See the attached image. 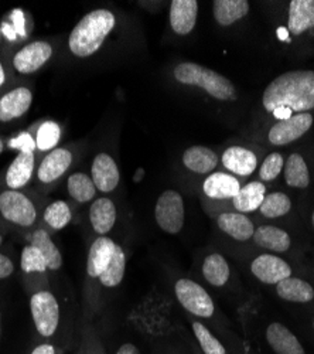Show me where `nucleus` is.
Returning a JSON list of instances; mask_svg holds the SVG:
<instances>
[{"label": "nucleus", "mask_w": 314, "mask_h": 354, "mask_svg": "<svg viewBox=\"0 0 314 354\" xmlns=\"http://www.w3.org/2000/svg\"><path fill=\"white\" fill-rule=\"evenodd\" d=\"M3 152V142H2V139H0V153Z\"/></svg>", "instance_id": "nucleus-44"}, {"label": "nucleus", "mask_w": 314, "mask_h": 354, "mask_svg": "<svg viewBox=\"0 0 314 354\" xmlns=\"http://www.w3.org/2000/svg\"><path fill=\"white\" fill-rule=\"evenodd\" d=\"M266 196V187L259 182H252L241 187L238 194L233 198L234 207L239 213H252L261 207Z\"/></svg>", "instance_id": "nucleus-27"}, {"label": "nucleus", "mask_w": 314, "mask_h": 354, "mask_svg": "<svg viewBox=\"0 0 314 354\" xmlns=\"http://www.w3.org/2000/svg\"><path fill=\"white\" fill-rule=\"evenodd\" d=\"M115 248L117 243L108 237H104V235L95 240L90 250L87 261V274L91 278H99L106 271L108 265L112 261L113 252H115Z\"/></svg>", "instance_id": "nucleus-16"}, {"label": "nucleus", "mask_w": 314, "mask_h": 354, "mask_svg": "<svg viewBox=\"0 0 314 354\" xmlns=\"http://www.w3.org/2000/svg\"><path fill=\"white\" fill-rule=\"evenodd\" d=\"M214 17L221 26H231L244 19L249 12L246 0H215L213 3Z\"/></svg>", "instance_id": "nucleus-26"}, {"label": "nucleus", "mask_w": 314, "mask_h": 354, "mask_svg": "<svg viewBox=\"0 0 314 354\" xmlns=\"http://www.w3.org/2000/svg\"><path fill=\"white\" fill-rule=\"evenodd\" d=\"M251 271L266 285H277L280 281L292 277L291 265L284 259L271 254L256 257L251 263Z\"/></svg>", "instance_id": "nucleus-9"}, {"label": "nucleus", "mask_w": 314, "mask_h": 354, "mask_svg": "<svg viewBox=\"0 0 314 354\" xmlns=\"http://www.w3.org/2000/svg\"><path fill=\"white\" fill-rule=\"evenodd\" d=\"M13 271H14V265H13L12 259L3 254H0V279H5L8 277H10L13 274Z\"/></svg>", "instance_id": "nucleus-40"}, {"label": "nucleus", "mask_w": 314, "mask_h": 354, "mask_svg": "<svg viewBox=\"0 0 314 354\" xmlns=\"http://www.w3.org/2000/svg\"><path fill=\"white\" fill-rule=\"evenodd\" d=\"M157 225L167 234H179L184 225V201L180 193L166 190L157 198L155 207Z\"/></svg>", "instance_id": "nucleus-5"}, {"label": "nucleus", "mask_w": 314, "mask_h": 354, "mask_svg": "<svg viewBox=\"0 0 314 354\" xmlns=\"http://www.w3.org/2000/svg\"><path fill=\"white\" fill-rule=\"evenodd\" d=\"M311 224H313V228H314V212H313V216H311Z\"/></svg>", "instance_id": "nucleus-46"}, {"label": "nucleus", "mask_w": 314, "mask_h": 354, "mask_svg": "<svg viewBox=\"0 0 314 354\" xmlns=\"http://www.w3.org/2000/svg\"><path fill=\"white\" fill-rule=\"evenodd\" d=\"M0 213L6 220L20 227H32L37 218L32 200L17 190H8L0 194Z\"/></svg>", "instance_id": "nucleus-7"}, {"label": "nucleus", "mask_w": 314, "mask_h": 354, "mask_svg": "<svg viewBox=\"0 0 314 354\" xmlns=\"http://www.w3.org/2000/svg\"><path fill=\"white\" fill-rule=\"evenodd\" d=\"M0 337H2V316H0Z\"/></svg>", "instance_id": "nucleus-45"}, {"label": "nucleus", "mask_w": 314, "mask_h": 354, "mask_svg": "<svg viewBox=\"0 0 314 354\" xmlns=\"http://www.w3.org/2000/svg\"><path fill=\"white\" fill-rule=\"evenodd\" d=\"M183 163L194 173L207 174L218 165V156L206 146H191L183 155Z\"/></svg>", "instance_id": "nucleus-25"}, {"label": "nucleus", "mask_w": 314, "mask_h": 354, "mask_svg": "<svg viewBox=\"0 0 314 354\" xmlns=\"http://www.w3.org/2000/svg\"><path fill=\"white\" fill-rule=\"evenodd\" d=\"M264 106L284 120L292 112L303 113L314 108V71H289L275 78L264 93Z\"/></svg>", "instance_id": "nucleus-1"}, {"label": "nucleus", "mask_w": 314, "mask_h": 354, "mask_svg": "<svg viewBox=\"0 0 314 354\" xmlns=\"http://www.w3.org/2000/svg\"><path fill=\"white\" fill-rule=\"evenodd\" d=\"M32 245L37 247L41 254L44 255L47 261V267L51 271H57L61 268L63 265V257L60 250L57 248V245L52 243L51 237L48 235L47 231L44 230H37L32 235Z\"/></svg>", "instance_id": "nucleus-30"}, {"label": "nucleus", "mask_w": 314, "mask_h": 354, "mask_svg": "<svg viewBox=\"0 0 314 354\" xmlns=\"http://www.w3.org/2000/svg\"><path fill=\"white\" fill-rule=\"evenodd\" d=\"M198 15L195 0H173L170 3V24L175 33L186 36L193 32Z\"/></svg>", "instance_id": "nucleus-13"}, {"label": "nucleus", "mask_w": 314, "mask_h": 354, "mask_svg": "<svg viewBox=\"0 0 314 354\" xmlns=\"http://www.w3.org/2000/svg\"><path fill=\"white\" fill-rule=\"evenodd\" d=\"M117 354H140V351H139V348H137L135 344H132V343H125V344H122V346L119 347V350L117 351Z\"/></svg>", "instance_id": "nucleus-41"}, {"label": "nucleus", "mask_w": 314, "mask_h": 354, "mask_svg": "<svg viewBox=\"0 0 314 354\" xmlns=\"http://www.w3.org/2000/svg\"><path fill=\"white\" fill-rule=\"evenodd\" d=\"M20 267L26 274L33 272H46L48 270L47 261L41 251L35 245H27L23 248L21 258H20Z\"/></svg>", "instance_id": "nucleus-36"}, {"label": "nucleus", "mask_w": 314, "mask_h": 354, "mask_svg": "<svg viewBox=\"0 0 314 354\" xmlns=\"http://www.w3.org/2000/svg\"><path fill=\"white\" fill-rule=\"evenodd\" d=\"M313 125V116L308 112L297 113L276 122L269 131V140L275 146L292 143L300 139Z\"/></svg>", "instance_id": "nucleus-8"}, {"label": "nucleus", "mask_w": 314, "mask_h": 354, "mask_svg": "<svg viewBox=\"0 0 314 354\" xmlns=\"http://www.w3.org/2000/svg\"><path fill=\"white\" fill-rule=\"evenodd\" d=\"M284 180H286L288 186L297 187V189H306L310 185V174L308 167L299 153H292L284 165Z\"/></svg>", "instance_id": "nucleus-29"}, {"label": "nucleus", "mask_w": 314, "mask_h": 354, "mask_svg": "<svg viewBox=\"0 0 314 354\" xmlns=\"http://www.w3.org/2000/svg\"><path fill=\"white\" fill-rule=\"evenodd\" d=\"M175 78L184 85H193L203 90L215 100L235 101L237 90L234 84L219 73L195 63H181L175 68Z\"/></svg>", "instance_id": "nucleus-3"}, {"label": "nucleus", "mask_w": 314, "mask_h": 354, "mask_svg": "<svg viewBox=\"0 0 314 354\" xmlns=\"http://www.w3.org/2000/svg\"><path fill=\"white\" fill-rule=\"evenodd\" d=\"M5 71H3V67H2V64H0V85H2L3 82H5Z\"/></svg>", "instance_id": "nucleus-43"}, {"label": "nucleus", "mask_w": 314, "mask_h": 354, "mask_svg": "<svg viewBox=\"0 0 314 354\" xmlns=\"http://www.w3.org/2000/svg\"><path fill=\"white\" fill-rule=\"evenodd\" d=\"M30 310L37 332L43 337H51L59 328L60 306L51 292L40 290L30 299Z\"/></svg>", "instance_id": "nucleus-6"}, {"label": "nucleus", "mask_w": 314, "mask_h": 354, "mask_svg": "<svg viewBox=\"0 0 314 354\" xmlns=\"http://www.w3.org/2000/svg\"><path fill=\"white\" fill-rule=\"evenodd\" d=\"M72 162V155L67 149H54L51 151L40 163L37 176L40 182L48 185L55 182L68 170Z\"/></svg>", "instance_id": "nucleus-15"}, {"label": "nucleus", "mask_w": 314, "mask_h": 354, "mask_svg": "<svg viewBox=\"0 0 314 354\" xmlns=\"http://www.w3.org/2000/svg\"><path fill=\"white\" fill-rule=\"evenodd\" d=\"M119 169L108 153H99L94 159L91 169V179L98 190L110 193L119 185Z\"/></svg>", "instance_id": "nucleus-12"}, {"label": "nucleus", "mask_w": 314, "mask_h": 354, "mask_svg": "<svg viewBox=\"0 0 314 354\" xmlns=\"http://www.w3.org/2000/svg\"><path fill=\"white\" fill-rule=\"evenodd\" d=\"M70 196L78 203H88L95 197L97 187L91 177L85 173H74L67 182Z\"/></svg>", "instance_id": "nucleus-31"}, {"label": "nucleus", "mask_w": 314, "mask_h": 354, "mask_svg": "<svg viewBox=\"0 0 314 354\" xmlns=\"http://www.w3.org/2000/svg\"><path fill=\"white\" fill-rule=\"evenodd\" d=\"M32 354H55V348L51 344H40L32 351Z\"/></svg>", "instance_id": "nucleus-42"}, {"label": "nucleus", "mask_w": 314, "mask_h": 354, "mask_svg": "<svg viewBox=\"0 0 314 354\" xmlns=\"http://www.w3.org/2000/svg\"><path fill=\"white\" fill-rule=\"evenodd\" d=\"M222 165L233 173L245 177L251 176L255 171L256 165H258V159H256L253 152L239 146H233L224 152Z\"/></svg>", "instance_id": "nucleus-24"}, {"label": "nucleus", "mask_w": 314, "mask_h": 354, "mask_svg": "<svg viewBox=\"0 0 314 354\" xmlns=\"http://www.w3.org/2000/svg\"><path fill=\"white\" fill-rule=\"evenodd\" d=\"M90 220L95 232L99 235L108 234L117 221L115 204L106 197L95 200L90 209Z\"/></svg>", "instance_id": "nucleus-22"}, {"label": "nucleus", "mask_w": 314, "mask_h": 354, "mask_svg": "<svg viewBox=\"0 0 314 354\" xmlns=\"http://www.w3.org/2000/svg\"><path fill=\"white\" fill-rule=\"evenodd\" d=\"M168 354H180V353H168Z\"/></svg>", "instance_id": "nucleus-48"}, {"label": "nucleus", "mask_w": 314, "mask_h": 354, "mask_svg": "<svg viewBox=\"0 0 314 354\" xmlns=\"http://www.w3.org/2000/svg\"><path fill=\"white\" fill-rule=\"evenodd\" d=\"M175 292L180 305L191 315L203 319H210L214 315V301L202 285L186 278L179 279Z\"/></svg>", "instance_id": "nucleus-4"}, {"label": "nucleus", "mask_w": 314, "mask_h": 354, "mask_svg": "<svg viewBox=\"0 0 314 354\" xmlns=\"http://www.w3.org/2000/svg\"><path fill=\"white\" fill-rule=\"evenodd\" d=\"M259 210L268 218H279L292 210V201L284 193H271L265 196Z\"/></svg>", "instance_id": "nucleus-33"}, {"label": "nucleus", "mask_w": 314, "mask_h": 354, "mask_svg": "<svg viewBox=\"0 0 314 354\" xmlns=\"http://www.w3.org/2000/svg\"><path fill=\"white\" fill-rule=\"evenodd\" d=\"M230 265L221 254L214 252L206 257L203 262V275L210 285L215 288L224 286L230 279Z\"/></svg>", "instance_id": "nucleus-28"}, {"label": "nucleus", "mask_w": 314, "mask_h": 354, "mask_svg": "<svg viewBox=\"0 0 314 354\" xmlns=\"http://www.w3.org/2000/svg\"><path fill=\"white\" fill-rule=\"evenodd\" d=\"M193 333L204 354H228L224 344L211 333V330L202 322H193Z\"/></svg>", "instance_id": "nucleus-34"}, {"label": "nucleus", "mask_w": 314, "mask_h": 354, "mask_svg": "<svg viewBox=\"0 0 314 354\" xmlns=\"http://www.w3.org/2000/svg\"><path fill=\"white\" fill-rule=\"evenodd\" d=\"M35 163L33 152H20L16 156L6 174V183L10 190L21 189L28 183L35 171Z\"/></svg>", "instance_id": "nucleus-21"}, {"label": "nucleus", "mask_w": 314, "mask_h": 354, "mask_svg": "<svg viewBox=\"0 0 314 354\" xmlns=\"http://www.w3.org/2000/svg\"><path fill=\"white\" fill-rule=\"evenodd\" d=\"M265 337L275 354H306V350L296 335L280 322L269 324Z\"/></svg>", "instance_id": "nucleus-11"}, {"label": "nucleus", "mask_w": 314, "mask_h": 354, "mask_svg": "<svg viewBox=\"0 0 314 354\" xmlns=\"http://www.w3.org/2000/svg\"><path fill=\"white\" fill-rule=\"evenodd\" d=\"M125 270H126V257H125L124 248L117 244L112 261L108 265L106 271L99 277V281L106 288H115L122 282L125 277Z\"/></svg>", "instance_id": "nucleus-32"}, {"label": "nucleus", "mask_w": 314, "mask_h": 354, "mask_svg": "<svg viewBox=\"0 0 314 354\" xmlns=\"http://www.w3.org/2000/svg\"><path fill=\"white\" fill-rule=\"evenodd\" d=\"M314 27V0H292L289 5L288 28L293 36H300Z\"/></svg>", "instance_id": "nucleus-18"}, {"label": "nucleus", "mask_w": 314, "mask_h": 354, "mask_svg": "<svg viewBox=\"0 0 314 354\" xmlns=\"http://www.w3.org/2000/svg\"><path fill=\"white\" fill-rule=\"evenodd\" d=\"M239 189H241V185L235 177L225 173L210 174L203 185V190L206 196L214 200L234 198L238 194Z\"/></svg>", "instance_id": "nucleus-19"}, {"label": "nucleus", "mask_w": 314, "mask_h": 354, "mask_svg": "<svg viewBox=\"0 0 314 354\" xmlns=\"http://www.w3.org/2000/svg\"><path fill=\"white\" fill-rule=\"evenodd\" d=\"M71 210L63 200L51 203L44 212V221L54 230H63L71 221Z\"/></svg>", "instance_id": "nucleus-35"}, {"label": "nucleus", "mask_w": 314, "mask_h": 354, "mask_svg": "<svg viewBox=\"0 0 314 354\" xmlns=\"http://www.w3.org/2000/svg\"><path fill=\"white\" fill-rule=\"evenodd\" d=\"M218 227L222 232L230 235L237 241H248L253 237V223L242 213H222L218 220Z\"/></svg>", "instance_id": "nucleus-20"}, {"label": "nucleus", "mask_w": 314, "mask_h": 354, "mask_svg": "<svg viewBox=\"0 0 314 354\" xmlns=\"http://www.w3.org/2000/svg\"><path fill=\"white\" fill-rule=\"evenodd\" d=\"M0 244H2V235H0Z\"/></svg>", "instance_id": "nucleus-47"}, {"label": "nucleus", "mask_w": 314, "mask_h": 354, "mask_svg": "<svg viewBox=\"0 0 314 354\" xmlns=\"http://www.w3.org/2000/svg\"><path fill=\"white\" fill-rule=\"evenodd\" d=\"M51 55L52 47L47 41H33L14 55L13 66L21 74H32L40 70Z\"/></svg>", "instance_id": "nucleus-10"}, {"label": "nucleus", "mask_w": 314, "mask_h": 354, "mask_svg": "<svg viewBox=\"0 0 314 354\" xmlns=\"http://www.w3.org/2000/svg\"><path fill=\"white\" fill-rule=\"evenodd\" d=\"M33 102V94L26 86H19L0 100V121L9 122L24 115Z\"/></svg>", "instance_id": "nucleus-14"}, {"label": "nucleus", "mask_w": 314, "mask_h": 354, "mask_svg": "<svg viewBox=\"0 0 314 354\" xmlns=\"http://www.w3.org/2000/svg\"><path fill=\"white\" fill-rule=\"evenodd\" d=\"M113 27H115V16L109 10L98 9L85 15L70 35L68 46L71 53L82 58L95 54Z\"/></svg>", "instance_id": "nucleus-2"}, {"label": "nucleus", "mask_w": 314, "mask_h": 354, "mask_svg": "<svg viewBox=\"0 0 314 354\" xmlns=\"http://www.w3.org/2000/svg\"><path fill=\"white\" fill-rule=\"evenodd\" d=\"M283 167V158L280 153H271L262 163L261 170H259V176L261 179L265 182H271L275 180L276 177L280 174Z\"/></svg>", "instance_id": "nucleus-38"}, {"label": "nucleus", "mask_w": 314, "mask_h": 354, "mask_svg": "<svg viewBox=\"0 0 314 354\" xmlns=\"http://www.w3.org/2000/svg\"><path fill=\"white\" fill-rule=\"evenodd\" d=\"M60 139V128L54 122H46L37 132L36 146L40 151H50Z\"/></svg>", "instance_id": "nucleus-37"}, {"label": "nucleus", "mask_w": 314, "mask_h": 354, "mask_svg": "<svg viewBox=\"0 0 314 354\" xmlns=\"http://www.w3.org/2000/svg\"><path fill=\"white\" fill-rule=\"evenodd\" d=\"M276 293L280 299L295 304H307L314 299V288L308 282L293 277L280 281L276 285Z\"/></svg>", "instance_id": "nucleus-23"}, {"label": "nucleus", "mask_w": 314, "mask_h": 354, "mask_svg": "<svg viewBox=\"0 0 314 354\" xmlns=\"http://www.w3.org/2000/svg\"><path fill=\"white\" fill-rule=\"evenodd\" d=\"M252 239L256 245L272 252H286L292 245L291 235L284 230L273 225H261L256 228Z\"/></svg>", "instance_id": "nucleus-17"}, {"label": "nucleus", "mask_w": 314, "mask_h": 354, "mask_svg": "<svg viewBox=\"0 0 314 354\" xmlns=\"http://www.w3.org/2000/svg\"><path fill=\"white\" fill-rule=\"evenodd\" d=\"M9 146L12 147V149H19L20 152H35L36 140H33L30 133L23 132L17 138L12 139L9 142Z\"/></svg>", "instance_id": "nucleus-39"}]
</instances>
